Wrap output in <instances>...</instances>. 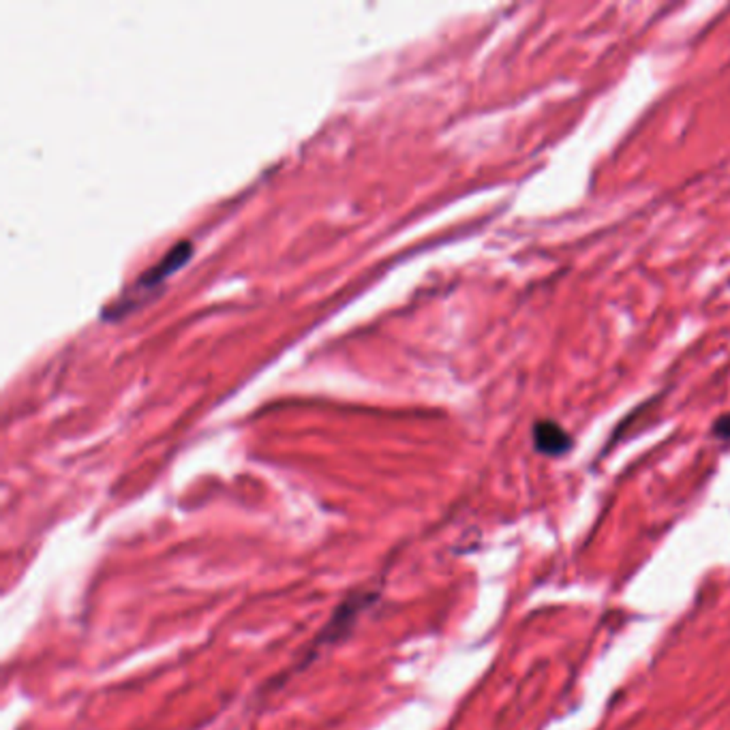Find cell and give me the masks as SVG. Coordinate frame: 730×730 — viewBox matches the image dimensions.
Here are the masks:
<instances>
[{
	"instance_id": "obj_1",
	"label": "cell",
	"mask_w": 730,
	"mask_h": 730,
	"mask_svg": "<svg viewBox=\"0 0 730 730\" xmlns=\"http://www.w3.org/2000/svg\"><path fill=\"white\" fill-rule=\"evenodd\" d=\"M375 593H351V596L345 600L343 606H339L333 614V622L328 623V626L324 628L322 637L315 638L313 643V651H319L324 649L325 645H333V640H339L341 634L345 632V630L354 626L356 622V614L365 611L369 604L375 600Z\"/></svg>"
},
{
	"instance_id": "obj_2",
	"label": "cell",
	"mask_w": 730,
	"mask_h": 730,
	"mask_svg": "<svg viewBox=\"0 0 730 730\" xmlns=\"http://www.w3.org/2000/svg\"><path fill=\"white\" fill-rule=\"evenodd\" d=\"M533 445L544 456H561L572 448V437L561 424L553 420H538L532 430Z\"/></svg>"
},
{
	"instance_id": "obj_3",
	"label": "cell",
	"mask_w": 730,
	"mask_h": 730,
	"mask_svg": "<svg viewBox=\"0 0 730 730\" xmlns=\"http://www.w3.org/2000/svg\"><path fill=\"white\" fill-rule=\"evenodd\" d=\"M189 255H191V243H178L170 253L163 257L159 264L144 272V277L140 278V287L156 285V283L163 281L167 275H172L178 266L185 264Z\"/></svg>"
},
{
	"instance_id": "obj_4",
	"label": "cell",
	"mask_w": 730,
	"mask_h": 730,
	"mask_svg": "<svg viewBox=\"0 0 730 730\" xmlns=\"http://www.w3.org/2000/svg\"><path fill=\"white\" fill-rule=\"evenodd\" d=\"M713 435H716L718 439H730V413L716 420V424H713Z\"/></svg>"
}]
</instances>
